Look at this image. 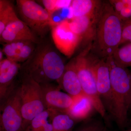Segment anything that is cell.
<instances>
[{
    "mask_svg": "<svg viewBox=\"0 0 131 131\" xmlns=\"http://www.w3.org/2000/svg\"><path fill=\"white\" fill-rule=\"evenodd\" d=\"M62 59L48 44H38L30 57L21 65L20 70L40 84L57 83L65 69Z\"/></svg>",
    "mask_w": 131,
    "mask_h": 131,
    "instance_id": "obj_1",
    "label": "cell"
},
{
    "mask_svg": "<svg viewBox=\"0 0 131 131\" xmlns=\"http://www.w3.org/2000/svg\"><path fill=\"white\" fill-rule=\"evenodd\" d=\"M122 28V21L110 3L102 4L92 46L93 51L98 58L113 56L120 46Z\"/></svg>",
    "mask_w": 131,
    "mask_h": 131,
    "instance_id": "obj_2",
    "label": "cell"
},
{
    "mask_svg": "<svg viewBox=\"0 0 131 131\" xmlns=\"http://www.w3.org/2000/svg\"><path fill=\"white\" fill-rule=\"evenodd\" d=\"M107 61L110 69L113 110L112 116L119 126L126 124L131 103V71L118 64L112 57Z\"/></svg>",
    "mask_w": 131,
    "mask_h": 131,
    "instance_id": "obj_3",
    "label": "cell"
},
{
    "mask_svg": "<svg viewBox=\"0 0 131 131\" xmlns=\"http://www.w3.org/2000/svg\"><path fill=\"white\" fill-rule=\"evenodd\" d=\"M22 74L20 86L24 131L33 119L46 109L40 84L27 75Z\"/></svg>",
    "mask_w": 131,
    "mask_h": 131,
    "instance_id": "obj_4",
    "label": "cell"
},
{
    "mask_svg": "<svg viewBox=\"0 0 131 131\" xmlns=\"http://www.w3.org/2000/svg\"><path fill=\"white\" fill-rule=\"evenodd\" d=\"M17 9L21 20L38 37H44L55 24L46 9L32 0H17Z\"/></svg>",
    "mask_w": 131,
    "mask_h": 131,
    "instance_id": "obj_5",
    "label": "cell"
},
{
    "mask_svg": "<svg viewBox=\"0 0 131 131\" xmlns=\"http://www.w3.org/2000/svg\"><path fill=\"white\" fill-rule=\"evenodd\" d=\"M75 66L83 93L88 96L93 104L95 109L102 117L106 112L97 91L96 79L91 58L83 52L74 58Z\"/></svg>",
    "mask_w": 131,
    "mask_h": 131,
    "instance_id": "obj_6",
    "label": "cell"
},
{
    "mask_svg": "<svg viewBox=\"0 0 131 131\" xmlns=\"http://www.w3.org/2000/svg\"><path fill=\"white\" fill-rule=\"evenodd\" d=\"M20 86L15 88L1 104V131H23Z\"/></svg>",
    "mask_w": 131,
    "mask_h": 131,
    "instance_id": "obj_7",
    "label": "cell"
},
{
    "mask_svg": "<svg viewBox=\"0 0 131 131\" xmlns=\"http://www.w3.org/2000/svg\"><path fill=\"white\" fill-rule=\"evenodd\" d=\"M97 91L106 112L112 115L113 106L110 69L106 59L91 58Z\"/></svg>",
    "mask_w": 131,
    "mask_h": 131,
    "instance_id": "obj_8",
    "label": "cell"
},
{
    "mask_svg": "<svg viewBox=\"0 0 131 131\" xmlns=\"http://www.w3.org/2000/svg\"><path fill=\"white\" fill-rule=\"evenodd\" d=\"M52 38L57 49L68 57L72 56L81 40L71 30L66 20L55 22L51 28Z\"/></svg>",
    "mask_w": 131,
    "mask_h": 131,
    "instance_id": "obj_9",
    "label": "cell"
},
{
    "mask_svg": "<svg viewBox=\"0 0 131 131\" xmlns=\"http://www.w3.org/2000/svg\"><path fill=\"white\" fill-rule=\"evenodd\" d=\"M40 85L46 109L66 113L73 104V96L61 91L58 85L52 83Z\"/></svg>",
    "mask_w": 131,
    "mask_h": 131,
    "instance_id": "obj_10",
    "label": "cell"
},
{
    "mask_svg": "<svg viewBox=\"0 0 131 131\" xmlns=\"http://www.w3.org/2000/svg\"><path fill=\"white\" fill-rule=\"evenodd\" d=\"M24 40L39 43L38 36L20 19L8 24L0 34L1 42L4 44Z\"/></svg>",
    "mask_w": 131,
    "mask_h": 131,
    "instance_id": "obj_11",
    "label": "cell"
},
{
    "mask_svg": "<svg viewBox=\"0 0 131 131\" xmlns=\"http://www.w3.org/2000/svg\"><path fill=\"white\" fill-rule=\"evenodd\" d=\"M21 67L20 63L7 58L0 61V99L2 103L15 88L14 87L13 81Z\"/></svg>",
    "mask_w": 131,
    "mask_h": 131,
    "instance_id": "obj_12",
    "label": "cell"
},
{
    "mask_svg": "<svg viewBox=\"0 0 131 131\" xmlns=\"http://www.w3.org/2000/svg\"><path fill=\"white\" fill-rule=\"evenodd\" d=\"M101 8L94 14L81 17H73L69 21L71 30L79 37L81 42L94 39Z\"/></svg>",
    "mask_w": 131,
    "mask_h": 131,
    "instance_id": "obj_13",
    "label": "cell"
},
{
    "mask_svg": "<svg viewBox=\"0 0 131 131\" xmlns=\"http://www.w3.org/2000/svg\"><path fill=\"white\" fill-rule=\"evenodd\" d=\"M35 44L28 40L16 41L3 44L2 50L8 59L18 63H24L34 51Z\"/></svg>",
    "mask_w": 131,
    "mask_h": 131,
    "instance_id": "obj_14",
    "label": "cell"
},
{
    "mask_svg": "<svg viewBox=\"0 0 131 131\" xmlns=\"http://www.w3.org/2000/svg\"><path fill=\"white\" fill-rule=\"evenodd\" d=\"M57 83L61 89L73 97L83 93L74 59L65 65L63 74Z\"/></svg>",
    "mask_w": 131,
    "mask_h": 131,
    "instance_id": "obj_15",
    "label": "cell"
},
{
    "mask_svg": "<svg viewBox=\"0 0 131 131\" xmlns=\"http://www.w3.org/2000/svg\"><path fill=\"white\" fill-rule=\"evenodd\" d=\"M73 97V104L66 113L75 122L84 120L89 118L94 110H95L90 98L84 93Z\"/></svg>",
    "mask_w": 131,
    "mask_h": 131,
    "instance_id": "obj_16",
    "label": "cell"
},
{
    "mask_svg": "<svg viewBox=\"0 0 131 131\" xmlns=\"http://www.w3.org/2000/svg\"><path fill=\"white\" fill-rule=\"evenodd\" d=\"M101 2L95 0H74L71 6L73 17H78L94 14L100 8Z\"/></svg>",
    "mask_w": 131,
    "mask_h": 131,
    "instance_id": "obj_17",
    "label": "cell"
},
{
    "mask_svg": "<svg viewBox=\"0 0 131 131\" xmlns=\"http://www.w3.org/2000/svg\"><path fill=\"white\" fill-rule=\"evenodd\" d=\"M52 110L46 109L32 120L24 131H52Z\"/></svg>",
    "mask_w": 131,
    "mask_h": 131,
    "instance_id": "obj_18",
    "label": "cell"
},
{
    "mask_svg": "<svg viewBox=\"0 0 131 131\" xmlns=\"http://www.w3.org/2000/svg\"><path fill=\"white\" fill-rule=\"evenodd\" d=\"M19 19L12 2L0 0V34L8 24Z\"/></svg>",
    "mask_w": 131,
    "mask_h": 131,
    "instance_id": "obj_19",
    "label": "cell"
},
{
    "mask_svg": "<svg viewBox=\"0 0 131 131\" xmlns=\"http://www.w3.org/2000/svg\"><path fill=\"white\" fill-rule=\"evenodd\" d=\"M52 111V131H73L75 122L74 120L66 113Z\"/></svg>",
    "mask_w": 131,
    "mask_h": 131,
    "instance_id": "obj_20",
    "label": "cell"
},
{
    "mask_svg": "<svg viewBox=\"0 0 131 131\" xmlns=\"http://www.w3.org/2000/svg\"><path fill=\"white\" fill-rule=\"evenodd\" d=\"M122 22L131 19V0L109 1Z\"/></svg>",
    "mask_w": 131,
    "mask_h": 131,
    "instance_id": "obj_21",
    "label": "cell"
},
{
    "mask_svg": "<svg viewBox=\"0 0 131 131\" xmlns=\"http://www.w3.org/2000/svg\"><path fill=\"white\" fill-rule=\"evenodd\" d=\"M112 57L119 65L126 68L131 67V43L120 46Z\"/></svg>",
    "mask_w": 131,
    "mask_h": 131,
    "instance_id": "obj_22",
    "label": "cell"
},
{
    "mask_svg": "<svg viewBox=\"0 0 131 131\" xmlns=\"http://www.w3.org/2000/svg\"><path fill=\"white\" fill-rule=\"evenodd\" d=\"M45 9L51 16L59 9L68 7L71 5L72 1L43 0L41 1Z\"/></svg>",
    "mask_w": 131,
    "mask_h": 131,
    "instance_id": "obj_23",
    "label": "cell"
},
{
    "mask_svg": "<svg viewBox=\"0 0 131 131\" xmlns=\"http://www.w3.org/2000/svg\"><path fill=\"white\" fill-rule=\"evenodd\" d=\"M131 43V19L122 22V39L120 46Z\"/></svg>",
    "mask_w": 131,
    "mask_h": 131,
    "instance_id": "obj_24",
    "label": "cell"
},
{
    "mask_svg": "<svg viewBox=\"0 0 131 131\" xmlns=\"http://www.w3.org/2000/svg\"><path fill=\"white\" fill-rule=\"evenodd\" d=\"M102 130L101 124L98 121H90L76 131H100Z\"/></svg>",
    "mask_w": 131,
    "mask_h": 131,
    "instance_id": "obj_25",
    "label": "cell"
},
{
    "mask_svg": "<svg viewBox=\"0 0 131 131\" xmlns=\"http://www.w3.org/2000/svg\"><path fill=\"white\" fill-rule=\"evenodd\" d=\"M3 54H3V52L2 51V49H1V50H0V61H2L3 59Z\"/></svg>",
    "mask_w": 131,
    "mask_h": 131,
    "instance_id": "obj_26",
    "label": "cell"
},
{
    "mask_svg": "<svg viewBox=\"0 0 131 131\" xmlns=\"http://www.w3.org/2000/svg\"><path fill=\"white\" fill-rule=\"evenodd\" d=\"M130 110H131V103L130 105Z\"/></svg>",
    "mask_w": 131,
    "mask_h": 131,
    "instance_id": "obj_27",
    "label": "cell"
},
{
    "mask_svg": "<svg viewBox=\"0 0 131 131\" xmlns=\"http://www.w3.org/2000/svg\"><path fill=\"white\" fill-rule=\"evenodd\" d=\"M124 131H131V128H130V129H127V130H124Z\"/></svg>",
    "mask_w": 131,
    "mask_h": 131,
    "instance_id": "obj_28",
    "label": "cell"
},
{
    "mask_svg": "<svg viewBox=\"0 0 131 131\" xmlns=\"http://www.w3.org/2000/svg\"><path fill=\"white\" fill-rule=\"evenodd\" d=\"M100 131H106L105 130H101Z\"/></svg>",
    "mask_w": 131,
    "mask_h": 131,
    "instance_id": "obj_29",
    "label": "cell"
}]
</instances>
